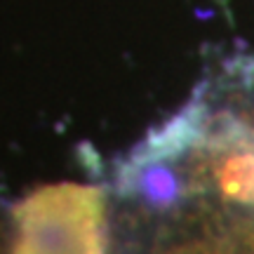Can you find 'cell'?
I'll return each mask as SVG.
<instances>
[{
	"label": "cell",
	"mask_w": 254,
	"mask_h": 254,
	"mask_svg": "<svg viewBox=\"0 0 254 254\" xmlns=\"http://www.w3.org/2000/svg\"><path fill=\"white\" fill-rule=\"evenodd\" d=\"M111 190L254 217V52L221 57L182 109L116 165Z\"/></svg>",
	"instance_id": "obj_1"
},
{
	"label": "cell",
	"mask_w": 254,
	"mask_h": 254,
	"mask_svg": "<svg viewBox=\"0 0 254 254\" xmlns=\"http://www.w3.org/2000/svg\"><path fill=\"white\" fill-rule=\"evenodd\" d=\"M111 254H134V247L129 243L127 233L116 221H113V247H111Z\"/></svg>",
	"instance_id": "obj_5"
},
{
	"label": "cell",
	"mask_w": 254,
	"mask_h": 254,
	"mask_svg": "<svg viewBox=\"0 0 254 254\" xmlns=\"http://www.w3.org/2000/svg\"><path fill=\"white\" fill-rule=\"evenodd\" d=\"M113 200L134 254H233L224 214L212 205Z\"/></svg>",
	"instance_id": "obj_3"
},
{
	"label": "cell",
	"mask_w": 254,
	"mask_h": 254,
	"mask_svg": "<svg viewBox=\"0 0 254 254\" xmlns=\"http://www.w3.org/2000/svg\"><path fill=\"white\" fill-rule=\"evenodd\" d=\"M7 254H111L116 200L101 184H47L9 207Z\"/></svg>",
	"instance_id": "obj_2"
},
{
	"label": "cell",
	"mask_w": 254,
	"mask_h": 254,
	"mask_svg": "<svg viewBox=\"0 0 254 254\" xmlns=\"http://www.w3.org/2000/svg\"><path fill=\"white\" fill-rule=\"evenodd\" d=\"M9 236H12V221H9V207L0 200V254H7Z\"/></svg>",
	"instance_id": "obj_4"
}]
</instances>
